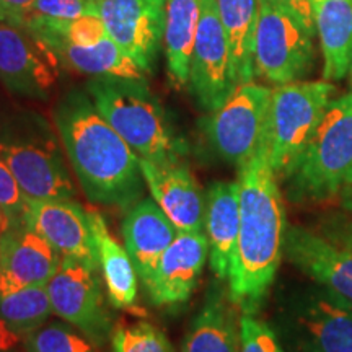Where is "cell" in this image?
Listing matches in <instances>:
<instances>
[{"mask_svg": "<svg viewBox=\"0 0 352 352\" xmlns=\"http://www.w3.org/2000/svg\"><path fill=\"white\" fill-rule=\"evenodd\" d=\"M108 36L148 76L164 43L166 0H94Z\"/></svg>", "mask_w": 352, "mask_h": 352, "instance_id": "8fae6325", "label": "cell"}, {"mask_svg": "<svg viewBox=\"0 0 352 352\" xmlns=\"http://www.w3.org/2000/svg\"><path fill=\"white\" fill-rule=\"evenodd\" d=\"M230 296L212 289L192 320L183 352H240V316Z\"/></svg>", "mask_w": 352, "mask_h": 352, "instance_id": "7402d4cb", "label": "cell"}, {"mask_svg": "<svg viewBox=\"0 0 352 352\" xmlns=\"http://www.w3.org/2000/svg\"><path fill=\"white\" fill-rule=\"evenodd\" d=\"M0 158L15 176L26 199H74L77 196L59 140L36 113L0 122Z\"/></svg>", "mask_w": 352, "mask_h": 352, "instance_id": "5b68a950", "label": "cell"}, {"mask_svg": "<svg viewBox=\"0 0 352 352\" xmlns=\"http://www.w3.org/2000/svg\"><path fill=\"white\" fill-rule=\"evenodd\" d=\"M333 94L334 87L328 80L292 82L272 90L267 152L279 182L310 142Z\"/></svg>", "mask_w": 352, "mask_h": 352, "instance_id": "8992f818", "label": "cell"}, {"mask_svg": "<svg viewBox=\"0 0 352 352\" xmlns=\"http://www.w3.org/2000/svg\"><path fill=\"white\" fill-rule=\"evenodd\" d=\"M26 197L6 162L0 158V214L6 215L10 226L23 222Z\"/></svg>", "mask_w": 352, "mask_h": 352, "instance_id": "1f68e13d", "label": "cell"}, {"mask_svg": "<svg viewBox=\"0 0 352 352\" xmlns=\"http://www.w3.org/2000/svg\"><path fill=\"white\" fill-rule=\"evenodd\" d=\"M287 320L302 352H352V308L320 285L290 298Z\"/></svg>", "mask_w": 352, "mask_h": 352, "instance_id": "7c38bea8", "label": "cell"}, {"mask_svg": "<svg viewBox=\"0 0 352 352\" xmlns=\"http://www.w3.org/2000/svg\"><path fill=\"white\" fill-rule=\"evenodd\" d=\"M352 179V95L329 101L315 134L283 179L294 202H324Z\"/></svg>", "mask_w": 352, "mask_h": 352, "instance_id": "277c9868", "label": "cell"}, {"mask_svg": "<svg viewBox=\"0 0 352 352\" xmlns=\"http://www.w3.org/2000/svg\"><path fill=\"white\" fill-rule=\"evenodd\" d=\"M54 126L85 196L131 209L144 196L140 158L96 109L90 95L70 90L54 108Z\"/></svg>", "mask_w": 352, "mask_h": 352, "instance_id": "6da1fadb", "label": "cell"}, {"mask_svg": "<svg viewBox=\"0 0 352 352\" xmlns=\"http://www.w3.org/2000/svg\"><path fill=\"white\" fill-rule=\"evenodd\" d=\"M272 2H276L277 6H280L289 13H292V15L305 26L308 32L316 33L311 0H272Z\"/></svg>", "mask_w": 352, "mask_h": 352, "instance_id": "d6a6232c", "label": "cell"}, {"mask_svg": "<svg viewBox=\"0 0 352 352\" xmlns=\"http://www.w3.org/2000/svg\"><path fill=\"white\" fill-rule=\"evenodd\" d=\"M199 15L201 0H166L164 47L168 74L178 88L189 83Z\"/></svg>", "mask_w": 352, "mask_h": 352, "instance_id": "cb8c5ba5", "label": "cell"}, {"mask_svg": "<svg viewBox=\"0 0 352 352\" xmlns=\"http://www.w3.org/2000/svg\"><path fill=\"white\" fill-rule=\"evenodd\" d=\"M284 253L294 266L352 308V253L302 227L285 232Z\"/></svg>", "mask_w": 352, "mask_h": 352, "instance_id": "2e32d148", "label": "cell"}, {"mask_svg": "<svg viewBox=\"0 0 352 352\" xmlns=\"http://www.w3.org/2000/svg\"><path fill=\"white\" fill-rule=\"evenodd\" d=\"M240 352H284L279 338L254 314L240 315Z\"/></svg>", "mask_w": 352, "mask_h": 352, "instance_id": "f546056e", "label": "cell"}, {"mask_svg": "<svg viewBox=\"0 0 352 352\" xmlns=\"http://www.w3.org/2000/svg\"><path fill=\"white\" fill-rule=\"evenodd\" d=\"M20 344H23V336L16 333L6 320L0 318V352L16 351Z\"/></svg>", "mask_w": 352, "mask_h": 352, "instance_id": "e575fe53", "label": "cell"}, {"mask_svg": "<svg viewBox=\"0 0 352 352\" xmlns=\"http://www.w3.org/2000/svg\"><path fill=\"white\" fill-rule=\"evenodd\" d=\"M272 90L254 82L236 85L206 120V138L227 164L240 166L267 145Z\"/></svg>", "mask_w": 352, "mask_h": 352, "instance_id": "52a82bcc", "label": "cell"}, {"mask_svg": "<svg viewBox=\"0 0 352 352\" xmlns=\"http://www.w3.org/2000/svg\"><path fill=\"white\" fill-rule=\"evenodd\" d=\"M188 85L199 107L209 113L222 107L239 85L230 46L214 0H201Z\"/></svg>", "mask_w": 352, "mask_h": 352, "instance_id": "30bf717a", "label": "cell"}, {"mask_svg": "<svg viewBox=\"0 0 352 352\" xmlns=\"http://www.w3.org/2000/svg\"><path fill=\"white\" fill-rule=\"evenodd\" d=\"M240 232L239 182H215L206 192L204 233L209 261L220 280H228Z\"/></svg>", "mask_w": 352, "mask_h": 352, "instance_id": "ffe728a7", "label": "cell"}, {"mask_svg": "<svg viewBox=\"0 0 352 352\" xmlns=\"http://www.w3.org/2000/svg\"><path fill=\"white\" fill-rule=\"evenodd\" d=\"M8 226H10V222H8V219L6 217V215L0 214V233L6 230V228H7Z\"/></svg>", "mask_w": 352, "mask_h": 352, "instance_id": "74e56055", "label": "cell"}, {"mask_svg": "<svg viewBox=\"0 0 352 352\" xmlns=\"http://www.w3.org/2000/svg\"><path fill=\"white\" fill-rule=\"evenodd\" d=\"M230 46L236 83L253 82L259 0H214Z\"/></svg>", "mask_w": 352, "mask_h": 352, "instance_id": "484cf974", "label": "cell"}, {"mask_svg": "<svg viewBox=\"0 0 352 352\" xmlns=\"http://www.w3.org/2000/svg\"><path fill=\"white\" fill-rule=\"evenodd\" d=\"M340 240H341V243H342V248L352 253V230L342 233Z\"/></svg>", "mask_w": 352, "mask_h": 352, "instance_id": "8d00e7d4", "label": "cell"}, {"mask_svg": "<svg viewBox=\"0 0 352 352\" xmlns=\"http://www.w3.org/2000/svg\"><path fill=\"white\" fill-rule=\"evenodd\" d=\"M12 352H16V351H12Z\"/></svg>", "mask_w": 352, "mask_h": 352, "instance_id": "ab89813d", "label": "cell"}, {"mask_svg": "<svg viewBox=\"0 0 352 352\" xmlns=\"http://www.w3.org/2000/svg\"><path fill=\"white\" fill-rule=\"evenodd\" d=\"M340 201L342 209H346L347 212L352 214V179L346 184L344 189L340 192Z\"/></svg>", "mask_w": 352, "mask_h": 352, "instance_id": "d590c367", "label": "cell"}, {"mask_svg": "<svg viewBox=\"0 0 352 352\" xmlns=\"http://www.w3.org/2000/svg\"><path fill=\"white\" fill-rule=\"evenodd\" d=\"M60 253L26 223L0 233V294L47 285L60 264Z\"/></svg>", "mask_w": 352, "mask_h": 352, "instance_id": "9a60e30c", "label": "cell"}, {"mask_svg": "<svg viewBox=\"0 0 352 352\" xmlns=\"http://www.w3.org/2000/svg\"><path fill=\"white\" fill-rule=\"evenodd\" d=\"M140 170L152 199L179 232H204L206 196L186 164L158 165L140 158Z\"/></svg>", "mask_w": 352, "mask_h": 352, "instance_id": "ac0fdd59", "label": "cell"}, {"mask_svg": "<svg viewBox=\"0 0 352 352\" xmlns=\"http://www.w3.org/2000/svg\"><path fill=\"white\" fill-rule=\"evenodd\" d=\"M111 344L113 352H173L165 333L147 321L116 327Z\"/></svg>", "mask_w": 352, "mask_h": 352, "instance_id": "f1b7e54d", "label": "cell"}, {"mask_svg": "<svg viewBox=\"0 0 352 352\" xmlns=\"http://www.w3.org/2000/svg\"><path fill=\"white\" fill-rule=\"evenodd\" d=\"M240 232L228 276V296L241 314H254L274 283L287 232L283 192L267 145L239 168Z\"/></svg>", "mask_w": 352, "mask_h": 352, "instance_id": "7a4b0ae2", "label": "cell"}, {"mask_svg": "<svg viewBox=\"0 0 352 352\" xmlns=\"http://www.w3.org/2000/svg\"><path fill=\"white\" fill-rule=\"evenodd\" d=\"M85 91L139 158L158 165L183 162L188 144L176 132L147 80L91 77Z\"/></svg>", "mask_w": 352, "mask_h": 352, "instance_id": "3957f363", "label": "cell"}, {"mask_svg": "<svg viewBox=\"0 0 352 352\" xmlns=\"http://www.w3.org/2000/svg\"><path fill=\"white\" fill-rule=\"evenodd\" d=\"M315 33L272 0H259L254 74L276 85L298 82L314 69Z\"/></svg>", "mask_w": 352, "mask_h": 352, "instance_id": "ba28073f", "label": "cell"}, {"mask_svg": "<svg viewBox=\"0 0 352 352\" xmlns=\"http://www.w3.org/2000/svg\"><path fill=\"white\" fill-rule=\"evenodd\" d=\"M34 0H0V21L20 26Z\"/></svg>", "mask_w": 352, "mask_h": 352, "instance_id": "836d02e7", "label": "cell"}, {"mask_svg": "<svg viewBox=\"0 0 352 352\" xmlns=\"http://www.w3.org/2000/svg\"><path fill=\"white\" fill-rule=\"evenodd\" d=\"M87 13H96L94 0H34L23 23L32 20H74Z\"/></svg>", "mask_w": 352, "mask_h": 352, "instance_id": "4dcf8cb0", "label": "cell"}, {"mask_svg": "<svg viewBox=\"0 0 352 352\" xmlns=\"http://www.w3.org/2000/svg\"><path fill=\"white\" fill-rule=\"evenodd\" d=\"M179 230L155 201L135 202L122 222L124 248L144 287L151 284L157 264Z\"/></svg>", "mask_w": 352, "mask_h": 352, "instance_id": "d6986e66", "label": "cell"}, {"mask_svg": "<svg viewBox=\"0 0 352 352\" xmlns=\"http://www.w3.org/2000/svg\"><path fill=\"white\" fill-rule=\"evenodd\" d=\"M25 352H100V346L85 334L64 323L43 324L23 338Z\"/></svg>", "mask_w": 352, "mask_h": 352, "instance_id": "83f0119b", "label": "cell"}, {"mask_svg": "<svg viewBox=\"0 0 352 352\" xmlns=\"http://www.w3.org/2000/svg\"><path fill=\"white\" fill-rule=\"evenodd\" d=\"M23 222L54 246L63 258H74L100 271L91 214L74 199H26Z\"/></svg>", "mask_w": 352, "mask_h": 352, "instance_id": "5bb4252c", "label": "cell"}, {"mask_svg": "<svg viewBox=\"0 0 352 352\" xmlns=\"http://www.w3.org/2000/svg\"><path fill=\"white\" fill-rule=\"evenodd\" d=\"M57 59L28 30L0 21V83L21 98L47 100L57 78Z\"/></svg>", "mask_w": 352, "mask_h": 352, "instance_id": "4fadbf2b", "label": "cell"}, {"mask_svg": "<svg viewBox=\"0 0 352 352\" xmlns=\"http://www.w3.org/2000/svg\"><path fill=\"white\" fill-rule=\"evenodd\" d=\"M208 256L209 245L204 232H179L162 254L151 284L145 287L153 305L186 302L197 287Z\"/></svg>", "mask_w": 352, "mask_h": 352, "instance_id": "e0dca14e", "label": "cell"}, {"mask_svg": "<svg viewBox=\"0 0 352 352\" xmlns=\"http://www.w3.org/2000/svg\"><path fill=\"white\" fill-rule=\"evenodd\" d=\"M351 77H352V64H351Z\"/></svg>", "mask_w": 352, "mask_h": 352, "instance_id": "f35d334b", "label": "cell"}, {"mask_svg": "<svg viewBox=\"0 0 352 352\" xmlns=\"http://www.w3.org/2000/svg\"><path fill=\"white\" fill-rule=\"evenodd\" d=\"M52 311L46 285H33L10 294H0V318L21 336L47 323Z\"/></svg>", "mask_w": 352, "mask_h": 352, "instance_id": "4316f807", "label": "cell"}, {"mask_svg": "<svg viewBox=\"0 0 352 352\" xmlns=\"http://www.w3.org/2000/svg\"><path fill=\"white\" fill-rule=\"evenodd\" d=\"M324 80H341L352 64V0H311Z\"/></svg>", "mask_w": 352, "mask_h": 352, "instance_id": "603a6c76", "label": "cell"}, {"mask_svg": "<svg viewBox=\"0 0 352 352\" xmlns=\"http://www.w3.org/2000/svg\"><path fill=\"white\" fill-rule=\"evenodd\" d=\"M91 226L100 254V270L103 274L109 303L118 310H131L138 298V271L126 248L113 239L103 215L91 212Z\"/></svg>", "mask_w": 352, "mask_h": 352, "instance_id": "d4e9b609", "label": "cell"}, {"mask_svg": "<svg viewBox=\"0 0 352 352\" xmlns=\"http://www.w3.org/2000/svg\"><path fill=\"white\" fill-rule=\"evenodd\" d=\"M98 274V270L85 263L63 258L46 287L54 315L85 334L96 346H103L111 340L114 328Z\"/></svg>", "mask_w": 352, "mask_h": 352, "instance_id": "9c48e42d", "label": "cell"}, {"mask_svg": "<svg viewBox=\"0 0 352 352\" xmlns=\"http://www.w3.org/2000/svg\"><path fill=\"white\" fill-rule=\"evenodd\" d=\"M50 50L57 63L90 77H122L145 80V74L124 51L107 36L94 46H80L56 34H33Z\"/></svg>", "mask_w": 352, "mask_h": 352, "instance_id": "44dd1931", "label": "cell"}]
</instances>
